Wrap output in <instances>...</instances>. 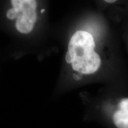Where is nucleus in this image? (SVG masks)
Returning a JSON list of instances; mask_svg holds the SVG:
<instances>
[{
	"instance_id": "nucleus-1",
	"label": "nucleus",
	"mask_w": 128,
	"mask_h": 128,
	"mask_svg": "<svg viewBox=\"0 0 128 128\" xmlns=\"http://www.w3.org/2000/svg\"><path fill=\"white\" fill-rule=\"evenodd\" d=\"M95 42L93 37L86 31L76 32L71 37L68 44V51L72 60L86 56L93 52Z\"/></svg>"
},
{
	"instance_id": "nucleus-2",
	"label": "nucleus",
	"mask_w": 128,
	"mask_h": 128,
	"mask_svg": "<svg viewBox=\"0 0 128 128\" xmlns=\"http://www.w3.org/2000/svg\"><path fill=\"white\" fill-rule=\"evenodd\" d=\"M71 64L74 71L82 74H91L98 70L101 60L98 54L93 51L86 56L75 58Z\"/></svg>"
},
{
	"instance_id": "nucleus-3",
	"label": "nucleus",
	"mask_w": 128,
	"mask_h": 128,
	"mask_svg": "<svg viewBox=\"0 0 128 128\" xmlns=\"http://www.w3.org/2000/svg\"><path fill=\"white\" fill-rule=\"evenodd\" d=\"M12 4L14 8L17 9L20 14L28 17L35 23L37 19L36 9L37 2L34 0H12Z\"/></svg>"
},
{
	"instance_id": "nucleus-4",
	"label": "nucleus",
	"mask_w": 128,
	"mask_h": 128,
	"mask_svg": "<svg viewBox=\"0 0 128 128\" xmlns=\"http://www.w3.org/2000/svg\"><path fill=\"white\" fill-rule=\"evenodd\" d=\"M119 109L113 115V122L118 128H128V98L122 99Z\"/></svg>"
},
{
	"instance_id": "nucleus-5",
	"label": "nucleus",
	"mask_w": 128,
	"mask_h": 128,
	"mask_svg": "<svg viewBox=\"0 0 128 128\" xmlns=\"http://www.w3.org/2000/svg\"><path fill=\"white\" fill-rule=\"evenodd\" d=\"M34 24V22L30 20L28 17L20 14V15L17 17V20L16 21V28L20 33L27 34L33 30Z\"/></svg>"
},
{
	"instance_id": "nucleus-6",
	"label": "nucleus",
	"mask_w": 128,
	"mask_h": 128,
	"mask_svg": "<svg viewBox=\"0 0 128 128\" xmlns=\"http://www.w3.org/2000/svg\"><path fill=\"white\" fill-rule=\"evenodd\" d=\"M20 12L18 10L12 8L8 10L7 12V17L10 20H13L15 18H17V17L20 15Z\"/></svg>"
},
{
	"instance_id": "nucleus-7",
	"label": "nucleus",
	"mask_w": 128,
	"mask_h": 128,
	"mask_svg": "<svg viewBox=\"0 0 128 128\" xmlns=\"http://www.w3.org/2000/svg\"><path fill=\"white\" fill-rule=\"evenodd\" d=\"M65 60H66V61L68 64H72V60L71 55H70V54H69L68 52H67L66 56H65Z\"/></svg>"
},
{
	"instance_id": "nucleus-8",
	"label": "nucleus",
	"mask_w": 128,
	"mask_h": 128,
	"mask_svg": "<svg viewBox=\"0 0 128 128\" xmlns=\"http://www.w3.org/2000/svg\"><path fill=\"white\" fill-rule=\"evenodd\" d=\"M82 74L81 73H80L79 74H74L73 75L74 78L76 80H80L81 78V77H82Z\"/></svg>"
},
{
	"instance_id": "nucleus-9",
	"label": "nucleus",
	"mask_w": 128,
	"mask_h": 128,
	"mask_svg": "<svg viewBox=\"0 0 128 128\" xmlns=\"http://www.w3.org/2000/svg\"><path fill=\"white\" fill-rule=\"evenodd\" d=\"M105 1L108 3H113V2H114L116 1H115V0H106V1Z\"/></svg>"
},
{
	"instance_id": "nucleus-10",
	"label": "nucleus",
	"mask_w": 128,
	"mask_h": 128,
	"mask_svg": "<svg viewBox=\"0 0 128 128\" xmlns=\"http://www.w3.org/2000/svg\"><path fill=\"white\" fill-rule=\"evenodd\" d=\"M44 12V9H42L41 10V12L42 13H43V12Z\"/></svg>"
}]
</instances>
